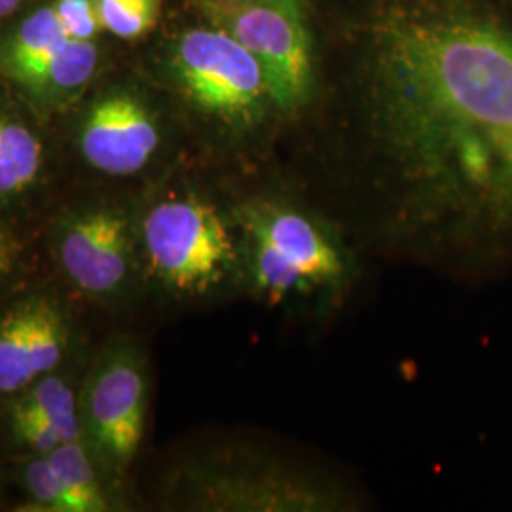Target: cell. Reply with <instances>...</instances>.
Wrapping results in <instances>:
<instances>
[{"label":"cell","instance_id":"cell-14","mask_svg":"<svg viewBox=\"0 0 512 512\" xmlns=\"http://www.w3.org/2000/svg\"><path fill=\"white\" fill-rule=\"evenodd\" d=\"M101 27L120 38L148 33L160 16V0H95Z\"/></svg>","mask_w":512,"mask_h":512},{"label":"cell","instance_id":"cell-3","mask_svg":"<svg viewBox=\"0 0 512 512\" xmlns=\"http://www.w3.org/2000/svg\"><path fill=\"white\" fill-rule=\"evenodd\" d=\"M46 247L61 283L105 311L126 310L145 293L137 202L88 198L48 213Z\"/></svg>","mask_w":512,"mask_h":512},{"label":"cell","instance_id":"cell-13","mask_svg":"<svg viewBox=\"0 0 512 512\" xmlns=\"http://www.w3.org/2000/svg\"><path fill=\"white\" fill-rule=\"evenodd\" d=\"M19 488L25 495V507L19 511L71 512L69 501L63 494L54 463L48 456H31L18 459Z\"/></svg>","mask_w":512,"mask_h":512},{"label":"cell","instance_id":"cell-6","mask_svg":"<svg viewBox=\"0 0 512 512\" xmlns=\"http://www.w3.org/2000/svg\"><path fill=\"white\" fill-rule=\"evenodd\" d=\"M73 300L48 281L0 296V403L59 368L84 361Z\"/></svg>","mask_w":512,"mask_h":512},{"label":"cell","instance_id":"cell-2","mask_svg":"<svg viewBox=\"0 0 512 512\" xmlns=\"http://www.w3.org/2000/svg\"><path fill=\"white\" fill-rule=\"evenodd\" d=\"M238 230L234 213L192 188L137 202L145 291L175 300L220 293L241 266Z\"/></svg>","mask_w":512,"mask_h":512},{"label":"cell","instance_id":"cell-16","mask_svg":"<svg viewBox=\"0 0 512 512\" xmlns=\"http://www.w3.org/2000/svg\"><path fill=\"white\" fill-rule=\"evenodd\" d=\"M52 8L61 29L73 40L92 42L101 29L95 0H55Z\"/></svg>","mask_w":512,"mask_h":512},{"label":"cell","instance_id":"cell-8","mask_svg":"<svg viewBox=\"0 0 512 512\" xmlns=\"http://www.w3.org/2000/svg\"><path fill=\"white\" fill-rule=\"evenodd\" d=\"M205 14L255 55L277 109L308 101L313 59L300 0H205Z\"/></svg>","mask_w":512,"mask_h":512},{"label":"cell","instance_id":"cell-15","mask_svg":"<svg viewBox=\"0 0 512 512\" xmlns=\"http://www.w3.org/2000/svg\"><path fill=\"white\" fill-rule=\"evenodd\" d=\"M23 224L0 213V296L29 281L33 256Z\"/></svg>","mask_w":512,"mask_h":512},{"label":"cell","instance_id":"cell-9","mask_svg":"<svg viewBox=\"0 0 512 512\" xmlns=\"http://www.w3.org/2000/svg\"><path fill=\"white\" fill-rule=\"evenodd\" d=\"M99 55L92 42L67 37L54 8H40L0 50V74L40 110H65L88 90Z\"/></svg>","mask_w":512,"mask_h":512},{"label":"cell","instance_id":"cell-17","mask_svg":"<svg viewBox=\"0 0 512 512\" xmlns=\"http://www.w3.org/2000/svg\"><path fill=\"white\" fill-rule=\"evenodd\" d=\"M21 2H23V0H0V18H6V16L12 14L14 10H18Z\"/></svg>","mask_w":512,"mask_h":512},{"label":"cell","instance_id":"cell-10","mask_svg":"<svg viewBox=\"0 0 512 512\" xmlns=\"http://www.w3.org/2000/svg\"><path fill=\"white\" fill-rule=\"evenodd\" d=\"M158 114L139 93L109 90L84 107L74 147L86 167L107 179H133L150 169L162 150Z\"/></svg>","mask_w":512,"mask_h":512},{"label":"cell","instance_id":"cell-4","mask_svg":"<svg viewBox=\"0 0 512 512\" xmlns=\"http://www.w3.org/2000/svg\"><path fill=\"white\" fill-rule=\"evenodd\" d=\"M147 353L126 334H114L84 370L78 391L82 440L95 459L124 480L147 431Z\"/></svg>","mask_w":512,"mask_h":512},{"label":"cell","instance_id":"cell-12","mask_svg":"<svg viewBox=\"0 0 512 512\" xmlns=\"http://www.w3.org/2000/svg\"><path fill=\"white\" fill-rule=\"evenodd\" d=\"M55 473L71 512L126 511L122 482L95 459L82 439L71 440L52 454Z\"/></svg>","mask_w":512,"mask_h":512},{"label":"cell","instance_id":"cell-1","mask_svg":"<svg viewBox=\"0 0 512 512\" xmlns=\"http://www.w3.org/2000/svg\"><path fill=\"white\" fill-rule=\"evenodd\" d=\"M359 101L389 226L469 264L512 262V0H374Z\"/></svg>","mask_w":512,"mask_h":512},{"label":"cell","instance_id":"cell-7","mask_svg":"<svg viewBox=\"0 0 512 512\" xmlns=\"http://www.w3.org/2000/svg\"><path fill=\"white\" fill-rule=\"evenodd\" d=\"M173 76L192 109L230 131L255 128L272 103L255 55L219 27L181 37Z\"/></svg>","mask_w":512,"mask_h":512},{"label":"cell","instance_id":"cell-11","mask_svg":"<svg viewBox=\"0 0 512 512\" xmlns=\"http://www.w3.org/2000/svg\"><path fill=\"white\" fill-rule=\"evenodd\" d=\"M44 175L46 145L37 129L0 107V213L19 224L37 217L33 211Z\"/></svg>","mask_w":512,"mask_h":512},{"label":"cell","instance_id":"cell-5","mask_svg":"<svg viewBox=\"0 0 512 512\" xmlns=\"http://www.w3.org/2000/svg\"><path fill=\"white\" fill-rule=\"evenodd\" d=\"M247 243V270L270 302L334 285L344 258L329 234L306 213L281 203H241L234 211Z\"/></svg>","mask_w":512,"mask_h":512}]
</instances>
